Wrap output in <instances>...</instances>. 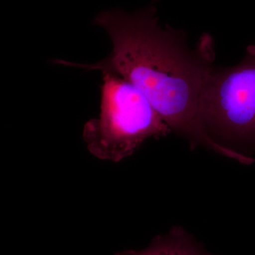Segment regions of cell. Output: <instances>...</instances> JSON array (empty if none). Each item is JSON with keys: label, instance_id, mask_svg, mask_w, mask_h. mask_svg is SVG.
Instances as JSON below:
<instances>
[{"label": "cell", "instance_id": "cell-2", "mask_svg": "<svg viewBox=\"0 0 255 255\" xmlns=\"http://www.w3.org/2000/svg\"><path fill=\"white\" fill-rule=\"evenodd\" d=\"M100 112L83 128L90 153L102 160L119 162L150 138L172 132L147 98L118 75L103 73Z\"/></svg>", "mask_w": 255, "mask_h": 255}, {"label": "cell", "instance_id": "cell-1", "mask_svg": "<svg viewBox=\"0 0 255 255\" xmlns=\"http://www.w3.org/2000/svg\"><path fill=\"white\" fill-rule=\"evenodd\" d=\"M156 11L155 4L131 14L120 9L102 11L94 23L110 37L111 54L94 64L62 60L55 63L119 75L145 96L172 132L185 139L191 150L204 147L239 161V153L211 140L201 124L203 87L216 58L214 39L205 33L191 48L185 33L159 26Z\"/></svg>", "mask_w": 255, "mask_h": 255}, {"label": "cell", "instance_id": "cell-4", "mask_svg": "<svg viewBox=\"0 0 255 255\" xmlns=\"http://www.w3.org/2000/svg\"><path fill=\"white\" fill-rule=\"evenodd\" d=\"M115 255H211L180 226H174L140 251H126Z\"/></svg>", "mask_w": 255, "mask_h": 255}, {"label": "cell", "instance_id": "cell-3", "mask_svg": "<svg viewBox=\"0 0 255 255\" xmlns=\"http://www.w3.org/2000/svg\"><path fill=\"white\" fill-rule=\"evenodd\" d=\"M201 124L208 136L235 152L255 146V43L237 65L214 66L203 87Z\"/></svg>", "mask_w": 255, "mask_h": 255}]
</instances>
